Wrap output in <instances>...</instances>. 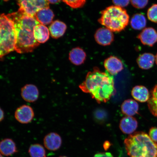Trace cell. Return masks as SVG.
Here are the masks:
<instances>
[{"instance_id":"25","label":"cell","mask_w":157,"mask_h":157,"mask_svg":"<svg viewBox=\"0 0 157 157\" xmlns=\"http://www.w3.org/2000/svg\"><path fill=\"white\" fill-rule=\"evenodd\" d=\"M62 1L71 8L77 9L83 7L87 0H62Z\"/></svg>"},{"instance_id":"18","label":"cell","mask_w":157,"mask_h":157,"mask_svg":"<svg viewBox=\"0 0 157 157\" xmlns=\"http://www.w3.org/2000/svg\"><path fill=\"white\" fill-rule=\"evenodd\" d=\"M34 34L37 42L39 44H44L48 40L50 32L48 27L44 25L39 24L35 27Z\"/></svg>"},{"instance_id":"28","label":"cell","mask_w":157,"mask_h":157,"mask_svg":"<svg viewBox=\"0 0 157 157\" xmlns=\"http://www.w3.org/2000/svg\"><path fill=\"white\" fill-rule=\"evenodd\" d=\"M112 1L115 6L124 8L129 5L130 0H112Z\"/></svg>"},{"instance_id":"2","label":"cell","mask_w":157,"mask_h":157,"mask_svg":"<svg viewBox=\"0 0 157 157\" xmlns=\"http://www.w3.org/2000/svg\"><path fill=\"white\" fill-rule=\"evenodd\" d=\"M79 87L84 93L90 94L99 104L107 103L116 93L113 76L97 67L88 72Z\"/></svg>"},{"instance_id":"8","label":"cell","mask_w":157,"mask_h":157,"mask_svg":"<svg viewBox=\"0 0 157 157\" xmlns=\"http://www.w3.org/2000/svg\"><path fill=\"white\" fill-rule=\"evenodd\" d=\"M94 38L98 44L106 46L112 44L114 40V35L112 31L105 27H102L96 31Z\"/></svg>"},{"instance_id":"31","label":"cell","mask_w":157,"mask_h":157,"mask_svg":"<svg viewBox=\"0 0 157 157\" xmlns=\"http://www.w3.org/2000/svg\"><path fill=\"white\" fill-rule=\"evenodd\" d=\"M5 117V113L3 110L0 107V122L3 120Z\"/></svg>"},{"instance_id":"16","label":"cell","mask_w":157,"mask_h":157,"mask_svg":"<svg viewBox=\"0 0 157 157\" xmlns=\"http://www.w3.org/2000/svg\"><path fill=\"white\" fill-rule=\"evenodd\" d=\"M34 17L41 24L48 25L52 22L54 14L50 8L47 7L38 11Z\"/></svg>"},{"instance_id":"35","label":"cell","mask_w":157,"mask_h":157,"mask_svg":"<svg viewBox=\"0 0 157 157\" xmlns=\"http://www.w3.org/2000/svg\"><path fill=\"white\" fill-rule=\"evenodd\" d=\"M59 157H67V156H60Z\"/></svg>"},{"instance_id":"14","label":"cell","mask_w":157,"mask_h":157,"mask_svg":"<svg viewBox=\"0 0 157 157\" xmlns=\"http://www.w3.org/2000/svg\"><path fill=\"white\" fill-rule=\"evenodd\" d=\"M87 55L83 49L80 47L72 48L69 54L68 58L72 64L80 66L85 62Z\"/></svg>"},{"instance_id":"17","label":"cell","mask_w":157,"mask_h":157,"mask_svg":"<svg viewBox=\"0 0 157 157\" xmlns=\"http://www.w3.org/2000/svg\"><path fill=\"white\" fill-rule=\"evenodd\" d=\"M67 29V26L65 23L59 20L53 21L49 27L51 36L54 39H58L63 36Z\"/></svg>"},{"instance_id":"23","label":"cell","mask_w":157,"mask_h":157,"mask_svg":"<svg viewBox=\"0 0 157 157\" xmlns=\"http://www.w3.org/2000/svg\"><path fill=\"white\" fill-rule=\"evenodd\" d=\"M148 109L152 114L157 117V85L155 86L148 101Z\"/></svg>"},{"instance_id":"32","label":"cell","mask_w":157,"mask_h":157,"mask_svg":"<svg viewBox=\"0 0 157 157\" xmlns=\"http://www.w3.org/2000/svg\"><path fill=\"white\" fill-rule=\"evenodd\" d=\"M47 1H48L49 3L54 4H56L59 2L61 0H47Z\"/></svg>"},{"instance_id":"29","label":"cell","mask_w":157,"mask_h":157,"mask_svg":"<svg viewBox=\"0 0 157 157\" xmlns=\"http://www.w3.org/2000/svg\"><path fill=\"white\" fill-rule=\"evenodd\" d=\"M149 136L153 141L157 143V127H152L150 129Z\"/></svg>"},{"instance_id":"36","label":"cell","mask_w":157,"mask_h":157,"mask_svg":"<svg viewBox=\"0 0 157 157\" xmlns=\"http://www.w3.org/2000/svg\"><path fill=\"white\" fill-rule=\"evenodd\" d=\"M5 2H7L9 1V0H3Z\"/></svg>"},{"instance_id":"13","label":"cell","mask_w":157,"mask_h":157,"mask_svg":"<svg viewBox=\"0 0 157 157\" xmlns=\"http://www.w3.org/2000/svg\"><path fill=\"white\" fill-rule=\"evenodd\" d=\"M138 127V122L135 117L131 116L123 117L121 120L119 128L124 134L131 135L136 130Z\"/></svg>"},{"instance_id":"1","label":"cell","mask_w":157,"mask_h":157,"mask_svg":"<svg viewBox=\"0 0 157 157\" xmlns=\"http://www.w3.org/2000/svg\"><path fill=\"white\" fill-rule=\"evenodd\" d=\"M7 16L14 25L16 37L15 50L20 54L33 52L40 44L35 40L34 34L35 27L40 23L19 10Z\"/></svg>"},{"instance_id":"20","label":"cell","mask_w":157,"mask_h":157,"mask_svg":"<svg viewBox=\"0 0 157 157\" xmlns=\"http://www.w3.org/2000/svg\"><path fill=\"white\" fill-rule=\"evenodd\" d=\"M131 95L134 99L142 103L148 101L150 97L148 89L142 86H137L133 87Z\"/></svg>"},{"instance_id":"27","label":"cell","mask_w":157,"mask_h":157,"mask_svg":"<svg viewBox=\"0 0 157 157\" xmlns=\"http://www.w3.org/2000/svg\"><path fill=\"white\" fill-rule=\"evenodd\" d=\"M149 0H131V4L137 9L144 8L148 5Z\"/></svg>"},{"instance_id":"3","label":"cell","mask_w":157,"mask_h":157,"mask_svg":"<svg viewBox=\"0 0 157 157\" xmlns=\"http://www.w3.org/2000/svg\"><path fill=\"white\" fill-rule=\"evenodd\" d=\"M124 144L130 157H157V144L146 133L137 132L129 135Z\"/></svg>"},{"instance_id":"24","label":"cell","mask_w":157,"mask_h":157,"mask_svg":"<svg viewBox=\"0 0 157 157\" xmlns=\"http://www.w3.org/2000/svg\"><path fill=\"white\" fill-rule=\"evenodd\" d=\"M28 152L31 157H46V151L44 146L38 143L31 145Z\"/></svg>"},{"instance_id":"6","label":"cell","mask_w":157,"mask_h":157,"mask_svg":"<svg viewBox=\"0 0 157 157\" xmlns=\"http://www.w3.org/2000/svg\"><path fill=\"white\" fill-rule=\"evenodd\" d=\"M19 9L27 14L34 17L38 11L45 8L49 7L47 0H16Z\"/></svg>"},{"instance_id":"10","label":"cell","mask_w":157,"mask_h":157,"mask_svg":"<svg viewBox=\"0 0 157 157\" xmlns=\"http://www.w3.org/2000/svg\"><path fill=\"white\" fill-rule=\"evenodd\" d=\"M21 95L25 101L29 103H34L39 98V90L34 84H27L21 88Z\"/></svg>"},{"instance_id":"9","label":"cell","mask_w":157,"mask_h":157,"mask_svg":"<svg viewBox=\"0 0 157 157\" xmlns=\"http://www.w3.org/2000/svg\"><path fill=\"white\" fill-rule=\"evenodd\" d=\"M104 66L109 74L115 75L124 69L122 61L117 56H111L104 61Z\"/></svg>"},{"instance_id":"12","label":"cell","mask_w":157,"mask_h":157,"mask_svg":"<svg viewBox=\"0 0 157 157\" xmlns=\"http://www.w3.org/2000/svg\"><path fill=\"white\" fill-rule=\"evenodd\" d=\"M143 44L152 47L157 42V32L152 27L144 29L137 36Z\"/></svg>"},{"instance_id":"11","label":"cell","mask_w":157,"mask_h":157,"mask_svg":"<svg viewBox=\"0 0 157 157\" xmlns=\"http://www.w3.org/2000/svg\"><path fill=\"white\" fill-rule=\"evenodd\" d=\"M62 139L60 135L54 132L49 133L44 139V146L48 150L55 151L59 150L62 146Z\"/></svg>"},{"instance_id":"26","label":"cell","mask_w":157,"mask_h":157,"mask_svg":"<svg viewBox=\"0 0 157 157\" xmlns=\"http://www.w3.org/2000/svg\"><path fill=\"white\" fill-rule=\"evenodd\" d=\"M147 15L149 20L157 23V4L153 5L148 9Z\"/></svg>"},{"instance_id":"34","label":"cell","mask_w":157,"mask_h":157,"mask_svg":"<svg viewBox=\"0 0 157 157\" xmlns=\"http://www.w3.org/2000/svg\"><path fill=\"white\" fill-rule=\"evenodd\" d=\"M0 157H3L2 155L0 153Z\"/></svg>"},{"instance_id":"22","label":"cell","mask_w":157,"mask_h":157,"mask_svg":"<svg viewBox=\"0 0 157 157\" xmlns=\"http://www.w3.org/2000/svg\"><path fill=\"white\" fill-rule=\"evenodd\" d=\"M147 25V20L144 15L137 13L133 15L130 21L131 27L135 30H140L144 28Z\"/></svg>"},{"instance_id":"15","label":"cell","mask_w":157,"mask_h":157,"mask_svg":"<svg viewBox=\"0 0 157 157\" xmlns=\"http://www.w3.org/2000/svg\"><path fill=\"white\" fill-rule=\"evenodd\" d=\"M17 152L16 144L12 139L6 138L0 141V153L2 155L11 156Z\"/></svg>"},{"instance_id":"4","label":"cell","mask_w":157,"mask_h":157,"mask_svg":"<svg viewBox=\"0 0 157 157\" xmlns=\"http://www.w3.org/2000/svg\"><path fill=\"white\" fill-rule=\"evenodd\" d=\"M129 17L126 10L115 5L108 7L101 12L98 22L113 32L119 33L126 28Z\"/></svg>"},{"instance_id":"33","label":"cell","mask_w":157,"mask_h":157,"mask_svg":"<svg viewBox=\"0 0 157 157\" xmlns=\"http://www.w3.org/2000/svg\"><path fill=\"white\" fill-rule=\"evenodd\" d=\"M155 61H156V64L157 65V54H156V56H155Z\"/></svg>"},{"instance_id":"30","label":"cell","mask_w":157,"mask_h":157,"mask_svg":"<svg viewBox=\"0 0 157 157\" xmlns=\"http://www.w3.org/2000/svg\"><path fill=\"white\" fill-rule=\"evenodd\" d=\"M93 157H114L109 152H100L96 154Z\"/></svg>"},{"instance_id":"7","label":"cell","mask_w":157,"mask_h":157,"mask_svg":"<svg viewBox=\"0 0 157 157\" xmlns=\"http://www.w3.org/2000/svg\"><path fill=\"white\" fill-rule=\"evenodd\" d=\"M16 120L23 124H27L32 121L34 117V112L32 107L23 105L17 108L15 112Z\"/></svg>"},{"instance_id":"21","label":"cell","mask_w":157,"mask_h":157,"mask_svg":"<svg viewBox=\"0 0 157 157\" xmlns=\"http://www.w3.org/2000/svg\"><path fill=\"white\" fill-rule=\"evenodd\" d=\"M139 105L134 100L129 99L125 100L121 105L122 113L127 116H132L138 113Z\"/></svg>"},{"instance_id":"19","label":"cell","mask_w":157,"mask_h":157,"mask_svg":"<svg viewBox=\"0 0 157 157\" xmlns=\"http://www.w3.org/2000/svg\"><path fill=\"white\" fill-rule=\"evenodd\" d=\"M155 57L150 53H145L140 55L137 59L139 67L143 70H148L154 65Z\"/></svg>"},{"instance_id":"5","label":"cell","mask_w":157,"mask_h":157,"mask_svg":"<svg viewBox=\"0 0 157 157\" xmlns=\"http://www.w3.org/2000/svg\"><path fill=\"white\" fill-rule=\"evenodd\" d=\"M16 37L13 23L7 15H0V59L15 50Z\"/></svg>"}]
</instances>
